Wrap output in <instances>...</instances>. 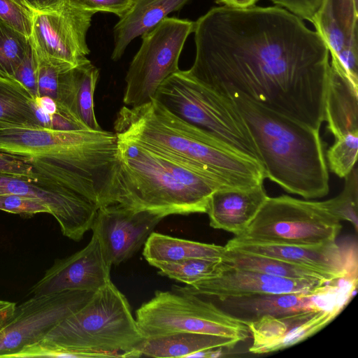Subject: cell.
I'll return each instance as SVG.
<instances>
[{
  "label": "cell",
  "instance_id": "ffe728a7",
  "mask_svg": "<svg viewBox=\"0 0 358 358\" xmlns=\"http://www.w3.org/2000/svg\"><path fill=\"white\" fill-rule=\"evenodd\" d=\"M358 86L331 59L324 94V121L335 138L358 132Z\"/></svg>",
  "mask_w": 358,
  "mask_h": 358
},
{
  "label": "cell",
  "instance_id": "44dd1931",
  "mask_svg": "<svg viewBox=\"0 0 358 358\" xmlns=\"http://www.w3.org/2000/svg\"><path fill=\"white\" fill-rule=\"evenodd\" d=\"M190 0H134L129 10L114 27L113 61L119 60L129 43L152 30L168 15Z\"/></svg>",
  "mask_w": 358,
  "mask_h": 358
},
{
  "label": "cell",
  "instance_id": "6da1fadb",
  "mask_svg": "<svg viewBox=\"0 0 358 358\" xmlns=\"http://www.w3.org/2000/svg\"><path fill=\"white\" fill-rule=\"evenodd\" d=\"M193 33L192 78L320 129L329 51L301 18L276 6H219L194 22Z\"/></svg>",
  "mask_w": 358,
  "mask_h": 358
},
{
  "label": "cell",
  "instance_id": "484cf974",
  "mask_svg": "<svg viewBox=\"0 0 358 358\" xmlns=\"http://www.w3.org/2000/svg\"><path fill=\"white\" fill-rule=\"evenodd\" d=\"M33 96L17 81L0 77V128L37 127Z\"/></svg>",
  "mask_w": 358,
  "mask_h": 358
},
{
  "label": "cell",
  "instance_id": "8fae6325",
  "mask_svg": "<svg viewBox=\"0 0 358 358\" xmlns=\"http://www.w3.org/2000/svg\"><path fill=\"white\" fill-rule=\"evenodd\" d=\"M93 15L71 0L36 13L30 40L37 55L66 70L86 60L90 52L87 33Z\"/></svg>",
  "mask_w": 358,
  "mask_h": 358
},
{
  "label": "cell",
  "instance_id": "7402d4cb",
  "mask_svg": "<svg viewBox=\"0 0 358 358\" xmlns=\"http://www.w3.org/2000/svg\"><path fill=\"white\" fill-rule=\"evenodd\" d=\"M358 3L355 0H324L313 24L331 57L357 48Z\"/></svg>",
  "mask_w": 358,
  "mask_h": 358
},
{
  "label": "cell",
  "instance_id": "4316f807",
  "mask_svg": "<svg viewBox=\"0 0 358 358\" xmlns=\"http://www.w3.org/2000/svg\"><path fill=\"white\" fill-rule=\"evenodd\" d=\"M99 76V69L87 59L72 69V112L90 130L99 131L94 113V94Z\"/></svg>",
  "mask_w": 358,
  "mask_h": 358
},
{
  "label": "cell",
  "instance_id": "9c48e42d",
  "mask_svg": "<svg viewBox=\"0 0 358 358\" xmlns=\"http://www.w3.org/2000/svg\"><path fill=\"white\" fill-rule=\"evenodd\" d=\"M342 225L324 201L288 195L268 197L247 228L238 236L264 243L317 244L335 241Z\"/></svg>",
  "mask_w": 358,
  "mask_h": 358
},
{
  "label": "cell",
  "instance_id": "cb8c5ba5",
  "mask_svg": "<svg viewBox=\"0 0 358 358\" xmlns=\"http://www.w3.org/2000/svg\"><path fill=\"white\" fill-rule=\"evenodd\" d=\"M224 245L204 243L152 232L144 243L143 255L150 264L188 259H222Z\"/></svg>",
  "mask_w": 358,
  "mask_h": 358
},
{
  "label": "cell",
  "instance_id": "603a6c76",
  "mask_svg": "<svg viewBox=\"0 0 358 358\" xmlns=\"http://www.w3.org/2000/svg\"><path fill=\"white\" fill-rule=\"evenodd\" d=\"M240 342L224 336L198 334L176 333L145 338L138 350V357H194L210 349H233Z\"/></svg>",
  "mask_w": 358,
  "mask_h": 358
},
{
  "label": "cell",
  "instance_id": "1f68e13d",
  "mask_svg": "<svg viewBox=\"0 0 358 358\" xmlns=\"http://www.w3.org/2000/svg\"><path fill=\"white\" fill-rule=\"evenodd\" d=\"M35 14L20 0H0V20L27 37L31 35Z\"/></svg>",
  "mask_w": 358,
  "mask_h": 358
},
{
  "label": "cell",
  "instance_id": "4dcf8cb0",
  "mask_svg": "<svg viewBox=\"0 0 358 358\" xmlns=\"http://www.w3.org/2000/svg\"><path fill=\"white\" fill-rule=\"evenodd\" d=\"M323 201L341 221L350 222L357 230L358 175L356 166L345 178L342 192L336 196Z\"/></svg>",
  "mask_w": 358,
  "mask_h": 358
},
{
  "label": "cell",
  "instance_id": "f546056e",
  "mask_svg": "<svg viewBox=\"0 0 358 358\" xmlns=\"http://www.w3.org/2000/svg\"><path fill=\"white\" fill-rule=\"evenodd\" d=\"M357 150L358 132L349 133L335 138L326 152L327 166L338 178H345L355 166Z\"/></svg>",
  "mask_w": 358,
  "mask_h": 358
},
{
  "label": "cell",
  "instance_id": "5bb4252c",
  "mask_svg": "<svg viewBox=\"0 0 358 358\" xmlns=\"http://www.w3.org/2000/svg\"><path fill=\"white\" fill-rule=\"evenodd\" d=\"M224 247L303 266L333 280L357 278L356 249L354 250L350 246L345 250L336 241L317 244H283L257 242L234 236Z\"/></svg>",
  "mask_w": 358,
  "mask_h": 358
},
{
  "label": "cell",
  "instance_id": "30bf717a",
  "mask_svg": "<svg viewBox=\"0 0 358 358\" xmlns=\"http://www.w3.org/2000/svg\"><path fill=\"white\" fill-rule=\"evenodd\" d=\"M194 22L166 17L141 36V47L127 70L123 102L138 107L150 102L159 85L179 71L178 61Z\"/></svg>",
  "mask_w": 358,
  "mask_h": 358
},
{
  "label": "cell",
  "instance_id": "d4e9b609",
  "mask_svg": "<svg viewBox=\"0 0 358 358\" xmlns=\"http://www.w3.org/2000/svg\"><path fill=\"white\" fill-rule=\"evenodd\" d=\"M222 261L229 267L252 271L277 277L323 282L334 281L311 268L251 252L225 248Z\"/></svg>",
  "mask_w": 358,
  "mask_h": 358
},
{
  "label": "cell",
  "instance_id": "836d02e7",
  "mask_svg": "<svg viewBox=\"0 0 358 358\" xmlns=\"http://www.w3.org/2000/svg\"><path fill=\"white\" fill-rule=\"evenodd\" d=\"M37 85L39 96H49L57 101L62 73L66 71L37 55Z\"/></svg>",
  "mask_w": 358,
  "mask_h": 358
},
{
  "label": "cell",
  "instance_id": "ba28073f",
  "mask_svg": "<svg viewBox=\"0 0 358 358\" xmlns=\"http://www.w3.org/2000/svg\"><path fill=\"white\" fill-rule=\"evenodd\" d=\"M136 320L145 338L189 332L242 342L250 336L246 320L227 313L199 295L176 289L157 291L136 311Z\"/></svg>",
  "mask_w": 358,
  "mask_h": 358
},
{
  "label": "cell",
  "instance_id": "8d00e7d4",
  "mask_svg": "<svg viewBox=\"0 0 358 358\" xmlns=\"http://www.w3.org/2000/svg\"><path fill=\"white\" fill-rule=\"evenodd\" d=\"M276 6L282 8L301 20L311 23L322 7L324 0H270Z\"/></svg>",
  "mask_w": 358,
  "mask_h": 358
},
{
  "label": "cell",
  "instance_id": "d6986e66",
  "mask_svg": "<svg viewBox=\"0 0 358 358\" xmlns=\"http://www.w3.org/2000/svg\"><path fill=\"white\" fill-rule=\"evenodd\" d=\"M268 196L263 184L248 189H219L210 196L206 213L211 227L240 236L255 219Z\"/></svg>",
  "mask_w": 358,
  "mask_h": 358
},
{
  "label": "cell",
  "instance_id": "d6a6232c",
  "mask_svg": "<svg viewBox=\"0 0 358 358\" xmlns=\"http://www.w3.org/2000/svg\"><path fill=\"white\" fill-rule=\"evenodd\" d=\"M0 210L24 217L38 213L50 214L48 206L41 201L16 194H1Z\"/></svg>",
  "mask_w": 358,
  "mask_h": 358
},
{
  "label": "cell",
  "instance_id": "3957f363",
  "mask_svg": "<svg viewBox=\"0 0 358 358\" xmlns=\"http://www.w3.org/2000/svg\"><path fill=\"white\" fill-rule=\"evenodd\" d=\"M114 132L196 172L220 189H248L263 184L258 162L230 151L178 118L154 99L138 107L122 106Z\"/></svg>",
  "mask_w": 358,
  "mask_h": 358
},
{
  "label": "cell",
  "instance_id": "f35d334b",
  "mask_svg": "<svg viewBox=\"0 0 358 358\" xmlns=\"http://www.w3.org/2000/svg\"><path fill=\"white\" fill-rule=\"evenodd\" d=\"M34 104L45 113L53 115L59 110L57 101L49 96H37L33 99Z\"/></svg>",
  "mask_w": 358,
  "mask_h": 358
},
{
  "label": "cell",
  "instance_id": "ab89813d",
  "mask_svg": "<svg viewBox=\"0 0 358 358\" xmlns=\"http://www.w3.org/2000/svg\"><path fill=\"white\" fill-rule=\"evenodd\" d=\"M36 13L57 7L63 0H20Z\"/></svg>",
  "mask_w": 358,
  "mask_h": 358
},
{
  "label": "cell",
  "instance_id": "b9f144b4",
  "mask_svg": "<svg viewBox=\"0 0 358 358\" xmlns=\"http://www.w3.org/2000/svg\"><path fill=\"white\" fill-rule=\"evenodd\" d=\"M16 305L13 302L0 300V324L11 315Z\"/></svg>",
  "mask_w": 358,
  "mask_h": 358
},
{
  "label": "cell",
  "instance_id": "f1b7e54d",
  "mask_svg": "<svg viewBox=\"0 0 358 358\" xmlns=\"http://www.w3.org/2000/svg\"><path fill=\"white\" fill-rule=\"evenodd\" d=\"M30 45V37L0 20V77L13 80Z\"/></svg>",
  "mask_w": 358,
  "mask_h": 358
},
{
  "label": "cell",
  "instance_id": "2e32d148",
  "mask_svg": "<svg viewBox=\"0 0 358 358\" xmlns=\"http://www.w3.org/2000/svg\"><path fill=\"white\" fill-rule=\"evenodd\" d=\"M16 194L46 204L62 234L79 241L91 229L98 206L89 199L64 187L0 173V195Z\"/></svg>",
  "mask_w": 358,
  "mask_h": 358
},
{
  "label": "cell",
  "instance_id": "4fadbf2b",
  "mask_svg": "<svg viewBox=\"0 0 358 358\" xmlns=\"http://www.w3.org/2000/svg\"><path fill=\"white\" fill-rule=\"evenodd\" d=\"M339 282L338 280L323 282L281 278L224 264L218 275L182 287L175 286L174 289L224 301L259 294L321 293L330 290Z\"/></svg>",
  "mask_w": 358,
  "mask_h": 358
},
{
  "label": "cell",
  "instance_id": "d590c367",
  "mask_svg": "<svg viewBox=\"0 0 358 358\" xmlns=\"http://www.w3.org/2000/svg\"><path fill=\"white\" fill-rule=\"evenodd\" d=\"M83 10L96 13H109L122 17L129 10L134 0H71Z\"/></svg>",
  "mask_w": 358,
  "mask_h": 358
},
{
  "label": "cell",
  "instance_id": "52a82bcc",
  "mask_svg": "<svg viewBox=\"0 0 358 358\" xmlns=\"http://www.w3.org/2000/svg\"><path fill=\"white\" fill-rule=\"evenodd\" d=\"M154 99L227 150L262 165L250 131L231 99L197 81L187 71L179 70L165 79Z\"/></svg>",
  "mask_w": 358,
  "mask_h": 358
},
{
  "label": "cell",
  "instance_id": "e0dca14e",
  "mask_svg": "<svg viewBox=\"0 0 358 358\" xmlns=\"http://www.w3.org/2000/svg\"><path fill=\"white\" fill-rule=\"evenodd\" d=\"M345 306L340 304L248 320L247 325L252 339L249 352L266 354L298 344L330 324Z\"/></svg>",
  "mask_w": 358,
  "mask_h": 358
},
{
  "label": "cell",
  "instance_id": "8992f818",
  "mask_svg": "<svg viewBox=\"0 0 358 358\" xmlns=\"http://www.w3.org/2000/svg\"><path fill=\"white\" fill-rule=\"evenodd\" d=\"M145 339L127 299L110 280L41 341L55 344L62 357H138Z\"/></svg>",
  "mask_w": 358,
  "mask_h": 358
},
{
  "label": "cell",
  "instance_id": "5b68a950",
  "mask_svg": "<svg viewBox=\"0 0 358 358\" xmlns=\"http://www.w3.org/2000/svg\"><path fill=\"white\" fill-rule=\"evenodd\" d=\"M216 184L143 145L117 137L106 206L161 214L206 213Z\"/></svg>",
  "mask_w": 358,
  "mask_h": 358
},
{
  "label": "cell",
  "instance_id": "277c9868",
  "mask_svg": "<svg viewBox=\"0 0 358 358\" xmlns=\"http://www.w3.org/2000/svg\"><path fill=\"white\" fill-rule=\"evenodd\" d=\"M229 97L245 122L266 178L305 199L329 191V176L320 129L272 110L238 92Z\"/></svg>",
  "mask_w": 358,
  "mask_h": 358
},
{
  "label": "cell",
  "instance_id": "7c38bea8",
  "mask_svg": "<svg viewBox=\"0 0 358 358\" xmlns=\"http://www.w3.org/2000/svg\"><path fill=\"white\" fill-rule=\"evenodd\" d=\"M94 292L66 291L32 295L16 305L11 315L0 324V358H8L42 340L55 326L83 307Z\"/></svg>",
  "mask_w": 358,
  "mask_h": 358
},
{
  "label": "cell",
  "instance_id": "83f0119b",
  "mask_svg": "<svg viewBox=\"0 0 358 358\" xmlns=\"http://www.w3.org/2000/svg\"><path fill=\"white\" fill-rule=\"evenodd\" d=\"M150 265L160 275L190 285L218 275L224 268L222 259L194 258L174 262H154Z\"/></svg>",
  "mask_w": 358,
  "mask_h": 358
},
{
  "label": "cell",
  "instance_id": "60d3db41",
  "mask_svg": "<svg viewBox=\"0 0 358 358\" xmlns=\"http://www.w3.org/2000/svg\"><path fill=\"white\" fill-rule=\"evenodd\" d=\"M259 0H215V3L233 8H248L255 6Z\"/></svg>",
  "mask_w": 358,
  "mask_h": 358
},
{
  "label": "cell",
  "instance_id": "74e56055",
  "mask_svg": "<svg viewBox=\"0 0 358 358\" xmlns=\"http://www.w3.org/2000/svg\"><path fill=\"white\" fill-rule=\"evenodd\" d=\"M0 173L43 183L30 164L1 152H0Z\"/></svg>",
  "mask_w": 358,
  "mask_h": 358
},
{
  "label": "cell",
  "instance_id": "ac0fdd59",
  "mask_svg": "<svg viewBox=\"0 0 358 358\" xmlns=\"http://www.w3.org/2000/svg\"><path fill=\"white\" fill-rule=\"evenodd\" d=\"M111 266L104 259L99 243L92 234L89 243L73 255L55 260L29 294L41 295L66 291L96 292L110 280Z\"/></svg>",
  "mask_w": 358,
  "mask_h": 358
},
{
  "label": "cell",
  "instance_id": "7a4b0ae2",
  "mask_svg": "<svg viewBox=\"0 0 358 358\" xmlns=\"http://www.w3.org/2000/svg\"><path fill=\"white\" fill-rule=\"evenodd\" d=\"M117 149L116 134L103 129L0 128V152L30 164L42 182L83 195L98 208L106 204Z\"/></svg>",
  "mask_w": 358,
  "mask_h": 358
},
{
  "label": "cell",
  "instance_id": "e575fe53",
  "mask_svg": "<svg viewBox=\"0 0 358 358\" xmlns=\"http://www.w3.org/2000/svg\"><path fill=\"white\" fill-rule=\"evenodd\" d=\"M37 56L31 42L25 56L15 72L13 80L24 85L33 98L39 96L37 85Z\"/></svg>",
  "mask_w": 358,
  "mask_h": 358
},
{
  "label": "cell",
  "instance_id": "9a60e30c",
  "mask_svg": "<svg viewBox=\"0 0 358 358\" xmlns=\"http://www.w3.org/2000/svg\"><path fill=\"white\" fill-rule=\"evenodd\" d=\"M164 217L113 203L98 208L91 229L104 259L112 266L131 258Z\"/></svg>",
  "mask_w": 358,
  "mask_h": 358
}]
</instances>
